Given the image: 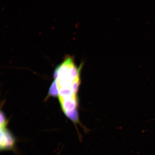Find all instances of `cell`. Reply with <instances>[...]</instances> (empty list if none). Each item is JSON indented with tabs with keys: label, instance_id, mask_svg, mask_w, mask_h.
Listing matches in <instances>:
<instances>
[{
	"label": "cell",
	"instance_id": "cell-1",
	"mask_svg": "<svg viewBox=\"0 0 155 155\" xmlns=\"http://www.w3.org/2000/svg\"><path fill=\"white\" fill-rule=\"evenodd\" d=\"M83 66L78 67L74 58L67 56L55 71V82L62 109L72 121L79 120L78 92L80 86V74Z\"/></svg>",
	"mask_w": 155,
	"mask_h": 155
},
{
	"label": "cell",
	"instance_id": "cell-2",
	"mask_svg": "<svg viewBox=\"0 0 155 155\" xmlns=\"http://www.w3.org/2000/svg\"><path fill=\"white\" fill-rule=\"evenodd\" d=\"M1 150H15L16 140L15 137L9 132L6 127H1Z\"/></svg>",
	"mask_w": 155,
	"mask_h": 155
}]
</instances>
